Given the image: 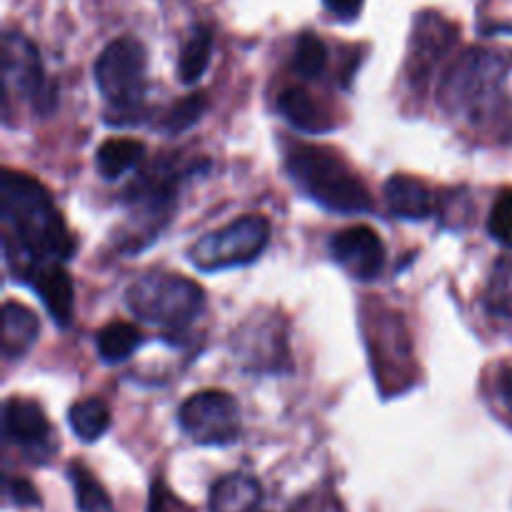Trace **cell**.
<instances>
[{
  "mask_svg": "<svg viewBox=\"0 0 512 512\" xmlns=\"http://www.w3.org/2000/svg\"><path fill=\"white\" fill-rule=\"evenodd\" d=\"M0 220L5 263L20 283L38 265L65 263L73 258L75 240L65 228L63 215L58 213L48 190L30 175L3 170Z\"/></svg>",
  "mask_w": 512,
  "mask_h": 512,
  "instance_id": "1",
  "label": "cell"
},
{
  "mask_svg": "<svg viewBox=\"0 0 512 512\" xmlns=\"http://www.w3.org/2000/svg\"><path fill=\"white\" fill-rule=\"evenodd\" d=\"M285 170L303 195L325 210L363 215L373 210V198L363 180L340 155L318 145H293L285 153Z\"/></svg>",
  "mask_w": 512,
  "mask_h": 512,
  "instance_id": "2",
  "label": "cell"
},
{
  "mask_svg": "<svg viewBox=\"0 0 512 512\" xmlns=\"http://www.w3.org/2000/svg\"><path fill=\"white\" fill-rule=\"evenodd\" d=\"M125 303L135 318L158 325L170 335L188 330L205 308L198 283L175 273H145L125 290Z\"/></svg>",
  "mask_w": 512,
  "mask_h": 512,
  "instance_id": "3",
  "label": "cell"
},
{
  "mask_svg": "<svg viewBox=\"0 0 512 512\" xmlns=\"http://www.w3.org/2000/svg\"><path fill=\"white\" fill-rule=\"evenodd\" d=\"M510 63V53H503V50H465L445 75L440 98L453 113L483 115L498 98Z\"/></svg>",
  "mask_w": 512,
  "mask_h": 512,
  "instance_id": "4",
  "label": "cell"
},
{
  "mask_svg": "<svg viewBox=\"0 0 512 512\" xmlns=\"http://www.w3.org/2000/svg\"><path fill=\"white\" fill-rule=\"evenodd\" d=\"M175 178L178 175L158 163L125 190L123 198L130 208V223L120 248L130 253L143 250L165 228L175 208Z\"/></svg>",
  "mask_w": 512,
  "mask_h": 512,
  "instance_id": "5",
  "label": "cell"
},
{
  "mask_svg": "<svg viewBox=\"0 0 512 512\" xmlns=\"http://www.w3.org/2000/svg\"><path fill=\"white\" fill-rule=\"evenodd\" d=\"M145 48L133 38H118L103 48L95 60V83L113 113H138L145 98Z\"/></svg>",
  "mask_w": 512,
  "mask_h": 512,
  "instance_id": "6",
  "label": "cell"
},
{
  "mask_svg": "<svg viewBox=\"0 0 512 512\" xmlns=\"http://www.w3.org/2000/svg\"><path fill=\"white\" fill-rule=\"evenodd\" d=\"M270 243V223L263 215H245L220 230L203 235L188 258L200 270H225L250 265L265 253Z\"/></svg>",
  "mask_w": 512,
  "mask_h": 512,
  "instance_id": "7",
  "label": "cell"
},
{
  "mask_svg": "<svg viewBox=\"0 0 512 512\" xmlns=\"http://www.w3.org/2000/svg\"><path fill=\"white\" fill-rule=\"evenodd\" d=\"M13 100L28 103L35 113H48L55 105L53 88L43 75V63L25 35L8 30L3 35V110L8 113Z\"/></svg>",
  "mask_w": 512,
  "mask_h": 512,
  "instance_id": "8",
  "label": "cell"
},
{
  "mask_svg": "<svg viewBox=\"0 0 512 512\" xmlns=\"http://www.w3.org/2000/svg\"><path fill=\"white\" fill-rule=\"evenodd\" d=\"M178 423L193 443L233 445L240 438V405L223 390H203L180 405Z\"/></svg>",
  "mask_w": 512,
  "mask_h": 512,
  "instance_id": "9",
  "label": "cell"
},
{
  "mask_svg": "<svg viewBox=\"0 0 512 512\" xmlns=\"http://www.w3.org/2000/svg\"><path fill=\"white\" fill-rule=\"evenodd\" d=\"M240 363L255 373H280L288 365V340L280 318H250L233 340Z\"/></svg>",
  "mask_w": 512,
  "mask_h": 512,
  "instance_id": "10",
  "label": "cell"
},
{
  "mask_svg": "<svg viewBox=\"0 0 512 512\" xmlns=\"http://www.w3.org/2000/svg\"><path fill=\"white\" fill-rule=\"evenodd\" d=\"M330 255L355 280H375L383 273L385 245L368 225H353L330 238Z\"/></svg>",
  "mask_w": 512,
  "mask_h": 512,
  "instance_id": "11",
  "label": "cell"
},
{
  "mask_svg": "<svg viewBox=\"0 0 512 512\" xmlns=\"http://www.w3.org/2000/svg\"><path fill=\"white\" fill-rule=\"evenodd\" d=\"M3 428L5 438L10 443L20 445L30 458L48 460V455L53 453V448H50V423L35 400L18 398V395L5 400Z\"/></svg>",
  "mask_w": 512,
  "mask_h": 512,
  "instance_id": "12",
  "label": "cell"
},
{
  "mask_svg": "<svg viewBox=\"0 0 512 512\" xmlns=\"http://www.w3.org/2000/svg\"><path fill=\"white\" fill-rule=\"evenodd\" d=\"M453 43L455 28L443 18V15H418L413 40H410V75H413L415 85L428 80L430 70L438 65V60L448 53Z\"/></svg>",
  "mask_w": 512,
  "mask_h": 512,
  "instance_id": "13",
  "label": "cell"
},
{
  "mask_svg": "<svg viewBox=\"0 0 512 512\" xmlns=\"http://www.w3.org/2000/svg\"><path fill=\"white\" fill-rule=\"evenodd\" d=\"M25 285L35 290L48 308L50 318L58 325H68L73 318V280L63 263H45L30 270L23 278Z\"/></svg>",
  "mask_w": 512,
  "mask_h": 512,
  "instance_id": "14",
  "label": "cell"
},
{
  "mask_svg": "<svg viewBox=\"0 0 512 512\" xmlns=\"http://www.w3.org/2000/svg\"><path fill=\"white\" fill-rule=\"evenodd\" d=\"M385 203L395 218L403 220H425L435 210L430 188L413 175H393L385 183Z\"/></svg>",
  "mask_w": 512,
  "mask_h": 512,
  "instance_id": "15",
  "label": "cell"
},
{
  "mask_svg": "<svg viewBox=\"0 0 512 512\" xmlns=\"http://www.w3.org/2000/svg\"><path fill=\"white\" fill-rule=\"evenodd\" d=\"M40 335V320L25 305L8 303L3 305V358L20 360L35 345Z\"/></svg>",
  "mask_w": 512,
  "mask_h": 512,
  "instance_id": "16",
  "label": "cell"
},
{
  "mask_svg": "<svg viewBox=\"0 0 512 512\" xmlns=\"http://www.w3.org/2000/svg\"><path fill=\"white\" fill-rule=\"evenodd\" d=\"M278 108L280 113L285 115L293 128H298L300 133L320 135L328 133L333 128V120L330 115L320 108L318 100L303 88H285L283 93L278 95Z\"/></svg>",
  "mask_w": 512,
  "mask_h": 512,
  "instance_id": "17",
  "label": "cell"
},
{
  "mask_svg": "<svg viewBox=\"0 0 512 512\" xmlns=\"http://www.w3.org/2000/svg\"><path fill=\"white\" fill-rule=\"evenodd\" d=\"M263 490L250 475H228L210 493V512H258Z\"/></svg>",
  "mask_w": 512,
  "mask_h": 512,
  "instance_id": "18",
  "label": "cell"
},
{
  "mask_svg": "<svg viewBox=\"0 0 512 512\" xmlns=\"http://www.w3.org/2000/svg\"><path fill=\"white\" fill-rule=\"evenodd\" d=\"M145 145L140 140L113 138L105 140L95 153V168L105 180H118L143 160Z\"/></svg>",
  "mask_w": 512,
  "mask_h": 512,
  "instance_id": "19",
  "label": "cell"
},
{
  "mask_svg": "<svg viewBox=\"0 0 512 512\" xmlns=\"http://www.w3.org/2000/svg\"><path fill=\"white\" fill-rule=\"evenodd\" d=\"M210 55H213V33L205 25H195L193 33L185 38L183 48H180L178 78L185 85L198 83L208 70Z\"/></svg>",
  "mask_w": 512,
  "mask_h": 512,
  "instance_id": "20",
  "label": "cell"
},
{
  "mask_svg": "<svg viewBox=\"0 0 512 512\" xmlns=\"http://www.w3.org/2000/svg\"><path fill=\"white\" fill-rule=\"evenodd\" d=\"M70 428L83 443H95L110 428V410L100 398H85L70 408Z\"/></svg>",
  "mask_w": 512,
  "mask_h": 512,
  "instance_id": "21",
  "label": "cell"
},
{
  "mask_svg": "<svg viewBox=\"0 0 512 512\" xmlns=\"http://www.w3.org/2000/svg\"><path fill=\"white\" fill-rule=\"evenodd\" d=\"M140 343H143L140 330L135 328V325L123 323V320L105 325V328L98 333V340H95V345H98V355L103 358V363H110V365L120 363V360H128L130 355L138 350Z\"/></svg>",
  "mask_w": 512,
  "mask_h": 512,
  "instance_id": "22",
  "label": "cell"
},
{
  "mask_svg": "<svg viewBox=\"0 0 512 512\" xmlns=\"http://www.w3.org/2000/svg\"><path fill=\"white\" fill-rule=\"evenodd\" d=\"M68 478L75 490V505H78L80 512H115L110 495L105 493L103 485L95 480V475L85 465H70Z\"/></svg>",
  "mask_w": 512,
  "mask_h": 512,
  "instance_id": "23",
  "label": "cell"
},
{
  "mask_svg": "<svg viewBox=\"0 0 512 512\" xmlns=\"http://www.w3.org/2000/svg\"><path fill=\"white\" fill-rule=\"evenodd\" d=\"M485 308L498 318L512 320V258H498L485 285Z\"/></svg>",
  "mask_w": 512,
  "mask_h": 512,
  "instance_id": "24",
  "label": "cell"
},
{
  "mask_svg": "<svg viewBox=\"0 0 512 512\" xmlns=\"http://www.w3.org/2000/svg\"><path fill=\"white\" fill-rule=\"evenodd\" d=\"M325 65H328V48L323 40L315 33H303L295 40L293 50V68L300 78L315 80L323 75Z\"/></svg>",
  "mask_w": 512,
  "mask_h": 512,
  "instance_id": "25",
  "label": "cell"
},
{
  "mask_svg": "<svg viewBox=\"0 0 512 512\" xmlns=\"http://www.w3.org/2000/svg\"><path fill=\"white\" fill-rule=\"evenodd\" d=\"M205 105H208V103H205L203 93L188 95V98H183L180 103H175L173 108L168 110L163 128L168 130V133H173V135L183 133V130H188V128H193V125L200 120V115L205 113Z\"/></svg>",
  "mask_w": 512,
  "mask_h": 512,
  "instance_id": "26",
  "label": "cell"
},
{
  "mask_svg": "<svg viewBox=\"0 0 512 512\" xmlns=\"http://www.w3.org/2000/svg\"><path fill=\"white\" fill-rule=\"evenodd\" d=\"M490 233L495 240L512 248V188L495 200L493 213H490Z\"/></svg>",
  "mask_w": 512,
  "mask_h": 512,
  "instance_id": "27",
  "label": "cell"
},
{
  "mask_svg": "<svg viewBox=\"0 0 512 512\" xmlns=\"http://www.w3.org/2000/svg\"><path fill=\"white\" fill-rule=\"evenodd\" d=\"M8 498L13 500L20 508H28V505H40V495L35 493L33 485L23 478L8 480Z\"/></svg>",
  "mask_w": 512,
  "mask_h": 512,
  "instance_id": "28",
  "label": "cell"
},
{
  "mask_svg": "<svg viewBox=\"0 0 512 512\" xmlns=\"http://www.w3.org/2000/svg\"><path fill=\"white\" fill-rule=\"evenodd\" d=\"M323 3L340 20H353L363 8V0H323Z\"/></svg>",
  "mask_w": 512,
  "mask_h": 512,
  "instance_id": "29",
  "label": "cell"
},
{
  "mask_svg": "<svg viewBox=\"0 0 512 512\" xmlns=\"http://www.w3.org/2000/svg\"><path fill=\"white\" fill-rule=\"evenodd\" d=\"M148 512H168L165 510V493H163V485L160 483H155L153 490H150Z\"/></svg>",
  "mask_w": 512,
  "mask_h": 512,
  "instance_id": "30",
  "label": "cell"
},
{
  "mask_svg": "<svg viewBox=\"0 0 512 512\" xmlns=\"http://www.w3.org/2000/svg\"><path fill=\"white\" fill-rule=\"evenodd\" d=\"M503 398H505V405H508V410L512 415V370L503 378Z\"/></svg>",
  "mask_w": 512,
  "mask_h": 512,
  "instance_id": "31",
  "label": "cell"
},
{
  "mask_svg": "<svg viewBox=\"0 0 512 512\" xmlns=\"http://www.w3.org/2000/svg\"><path fill=\"white\" fill-rule=\"evenodd\" d=\"M258 512H263V510H258Z\"/></svg>",
  "mask_w": 512,
  "mask_h": 512,
  "instance_id": "32",
  "label": "cell"
}]
</instances>
